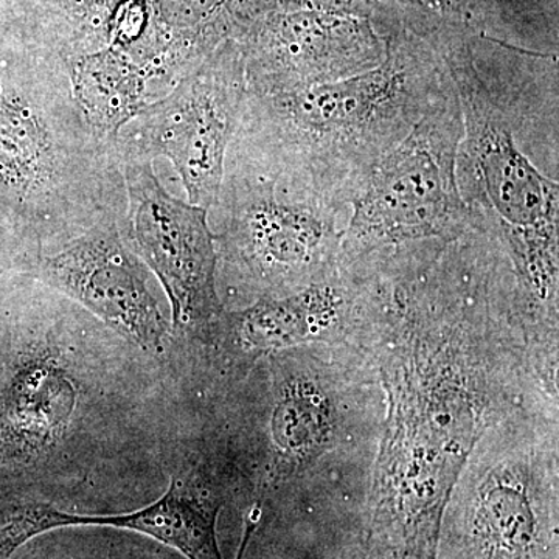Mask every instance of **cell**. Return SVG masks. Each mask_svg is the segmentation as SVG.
Segmentation results:
<instances>
[{
	"label": "cell",
	"mask_w": 559,
	"mask_h": 559,
	"mask_svg": "<svg viewBox=\"0 0 559 559\" xmlns=\"http://www.w3.org/2000/svg\"><path fill=\"white\" fill-rule=\"evenodd\" d=\"M131 249L157 275L171 305L173 330L218 342L224 308L216 285L215 235L209 210L171 197L153 162L121 165Z\"/></svg>",
	"instance_id": "cell-9"
},
{
	"label": "cell",
	"mask_w": 559,
	"mask_h": 559,
	"mask_svg": "<svg viewBox=\"0 0 559 559\" xmlns=\"http://www.w3.org/2000/svg\"><path fill=\"white\" fill-rule=\"evenodd\" d=\"M286 355L275 374L270 415L271 484L314 468L347 436V406L330 364L310 352Z\"/></svg>",
	"instance_id": "cell-14"
},
{
	"label": "cell",
	"mask_w": 559,
	"mask_h": 559,
	"mask_svg": "<svg viewBox=\"0 0 559 559\" xmlns=\"http://www.w3.org/2000/svg\"><path fill=\"white\" fill-rule=\"evenodd\" d=\"M451 84L436 47L389 35L384 61L362 75L283 94L246 92L229 148L297 193L352 210L382 157Z\"/></svg>",
	"instance_id": "cell-3"
},
{
	"label": "cell",
	"mask_w": 559,
	"mask_h": 559,
	"mask_svg": "<svg viewBox=\"0 0 559 559\" xmlns=\"http://www.w3.org/2000/svg\"><path fill=\"white\" fill-rule=\"evenodd\" d=\"M38 274L124 340L150 352L164 347L170 329L120 224L92 227L51 255H39Z\"/></svg>",
	"instance_id": "cell-10"
},
{
	"label": "cell",
	"mask_w": 559,
	"mask_h": 559,
	"mask_svg": "<svg viewBox=\"0 0 559 559\" xmlns=\"http://www.w3.org/2000/svg\"><path fill=\"white\" fill-rule=\"evenodd\" d=\"M369 297V275L340 266L289 296L259 299L242 310L226 311L219 344L252 356L353 344L362 329Z\"/></svg>",
	"instance_id": "cell-13"
},
{
	"label": "cell",
	"mask_w": 559,
	"mask_h": 559,
	"mask_svg": "<svg viewBox=\"0 0 559 559\" xmlns=\"http://www.w3.org/2000/svg\"><path fill=\"white\" fill-rule=\"evenodd\" d=\"M124 213L116 142L87 123L64 61L0 62V218L43 246Z\"/></svg>",
	"instance_id": "cell-4"
},
{
	"label": "cell",
	"mask_w": 559,
	"mask_h": 559,
	"mask_svg": "<svg viewBox=\"0 0 559 559\" xmlns=\"http://www.w3.org/2000/svg\"><path fill=\"white\" fill-rule=\"evenodd\" d=\"M385 46L359 22L323 14H283L264 25L245 60L246 92L257 95L310 90L370 72Z\"/></svg>",
	"instance_id": "cell-12"
},
{
	"label": "cell",
	"mask_w": 559,
	"mask_h": 559,
	"mask_svg": "<svg viewBox=\"0 0 559 559\" xmlns=\"http://www.w3.org/2000/svg\"><path fill=\"white\" fill-rule=\"evenodd\" d=\"M64 64L81 112L102 139L116 142L121 128L150 103L145 73L116 47L70 58Z\"/></svg>",
	"instance_id": "cell-16"
},
{
	"label": "cell",
	"mask_w": 559,
	"mask_h": 559,
	"mask_svg": "<svg viewBox=\"0 0 559 559\" xmlns=\"http://www.w3.org/2000/svg\"><path fill=\"white\" fill-rule=\"evenodd\" d=\"M503 421L474 450L468 480L459 479L466 485L452 516L457 557L558 559V423Z\"/></svg>",
	"instance_id": "cell-7"
},
{
	"label": "cell",
	"mask_w": 559,
	"mask_h": 559,
	"mask_svg": "<svg viewBox=\"0 0 559 559\" xmlns=\"http://www.w3.org/2000/svg\"><path fill=\"white\" fill-rule=\"evenodd\" d=\"M226 492L202 477L173 476L170 487L143 509L120 514H73L44 502H20L0 511V559L51 530L108 527L159 540L187 559H224L216 522Z\"/></svg>",
	"instance_id": "cell-11"
},
{
	"label": "cell",
	"mask_w": 559,
	"mask_h": 559,
	"mask_svg": "<svg viewBox=\"0 0 559 559\" xmlns=\"http://www.w3.org/2000/svg\"><path fill=\"white\" fill-rule=\"evenodd\" d=\"M79 403L75 381L60 360L39 353L21 364L0 400V444L33 457L64 437Z\"/></svg>",
	"instance_id": "cell-15"
},
{
	"label": "cell",
	"mask_w": 559,
	"mask_h": 559,
	"mask_svg": "<svg viewBox=\"0 0 559 559\" xmlns=\"http://www.w3.org/2000/svg\"><path fill=\"white\" fill-rule=\"evenodd\" d=\"M215 210L218 263L257 300L289 296L340 267L352 210L304 197L259 162L227 150Z\"/></svg>",
	"instance_id": "cell-5"
},
{
	"label": "cell",
	"mask_w": 559,
	"mask_h": 559,
	"mask_svg": "<svg viewBox=\"0 0 559 559\" xmlns=\"http://www.w3.org/2000/svg\"><path fill=\"white\" fill-rule=\"evenodd\" d=\"M450 72L463 135L460 197L492 238L514 280V308L530 373L558 385L559 83L551 55L489 66L473 44L437 43Z\"/></svg>",
	"instance_id": "cell-2"
},
{
	"label": "cell",
	"mask_w": 559,
	"mask_h": 559,
	"mask_svg": "<svg viewBox=\"0 0 559 559\" xmlns=\"http://www.w3.org/2000/svg\"><path fill=\"white\" fill-rule=\"evenodd\" d=\"M463 135L454 83L371 171L344 235L340 266L425 246L450 245L476 229L460 197L455 160Z\"/></svg>",
	"instance_id": "cell-6"
},
{
	"label": "cell",
	"mask_w": 559,
	"mask_h": 559,
	"mask_svg": "<svg viewBox=\"0 0 559 559\" xmlns=\"http://www.w3.org/2000/svg\"><path fill=\"white\" fill-rule=\"evenodd\" d=\"M245 98L242 53L227 47L121 128L116 139L121 165L165 157L175 165L190 204L210 212L218 204Z\"/></svg>",
	"instance_id": "cell-8"
},
{
	"label": "cell",
	"mask_w": 559,
	"mask_h": 559,
	"mask_svg": "<svg viewBox=\"0 0 559 559\" xmlns=\"http://www.w3.org/2000/svg\"><path fill=\"white\" fill-rule=\"evenodd\" d=\"M367 348L388 400L367 502L366 559H439L441 524L468 460L514 415L528 371L513 277L496 246L468 234L396 253L370 270Z\"/></svg>",
	"instance_id": "cell-1"
}]
</instances>
